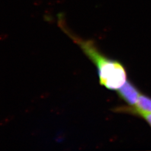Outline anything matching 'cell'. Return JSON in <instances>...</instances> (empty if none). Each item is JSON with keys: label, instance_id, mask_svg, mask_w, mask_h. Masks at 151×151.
I'll return each instance as SVG.
<instances>
[{"label": "cell", "instance_id": "6da1fadb", "mask_svg": "<svg viewBox=\"0 0 151 151\" xmlns=\"http://www.w3.org/2000/svg\"><path fill=\"white\" fill-rule=\"evenodd\" d=\"M84 52L96 67L99 82L109 90H117L127 81V74L124 67L114 60L106 57L91 41L77 40Z\"/></svg>", "mask_w": 151, "mask_h": 151}, {"label": "cell", "instance_id": "7a4b0ae2", "mask_svg": "<svg viewBox=\"0 0 151 151\" xmlns=\"http://www.w3.org/2000/svg\"><path fill=\"white\" fill-rule=\"evenodd\" d=\"M117 91L119 95L126 102L131 105L136 106L140 93L131 83L127 81Z\"/></svg>", "mask_w": 151, "mask_h": 151}, {"label": "cell", "instance_id": "3957f363", "mask_svg": "<svg viewBox=\"0 0 151 151\" xmlns=\"http://www.w3.org/2000/svg\"><path fill=\"white\" fill-rule=\"evenodd\" d=\"M135 108L151 113V99L140 94Z\"/></svg>", "mask_w": 151, "mask_h": 151}, {"label": "cell", "instance_id": "277c9868", "mask_svg": "<svg viewBox=\"0 0 151 151\" xmlns=\"http://www.w3.org/2000/svg\"><path fill=\"white\" fill-rule=\"evenodd\" d=\"M135 108V111L137 112L139 116H141L143 118L147 121V122L150 124L151 126V113L143 111L142 110H139L138 109Z\"/></svg>", "mask_w": 151, "mask_h": 151}]
</instances>
